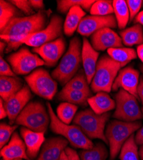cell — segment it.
Instances as JSON below:
<instances>
[{
	"instance_id": "obj_36",
	"label": "cell",
	"mask_w": 143,
	"mask_h": 160,
	"mask_svg": "<svg viewBox=\"0 0 143 160\" xmlns=\"http://www.w3.org/2000/svg\"><path fill=\"white\" fill-rule=\"evenodd\" d=\"M9 2L16 6L18 9L21 10L27 16L35 14L34 10L31 7L29 1H27V0H12V1Z\"/></svg>"
},
{
	"instance_id": "obj_9",
	"label": "cell",
	"mask_w": 143,
	"mask_h": 160,
	"mask_svg": "<svg viewBox=\"0 0 143 160\" xmlns=\"http://www.w3.org/2000/svg\"><path fill=\"white\" fill-rule=\"evenodd\" d=\"M116 109L112 115L121 121L132 122L140 120L142 115L137 98L123 89L115 95Z\"/></svg>"
},
{
	"instance_id": "obj_43",
	"label": "cell",
	"mask_w": 143,
	"mask_h": 160,
	"mask_svg": "<svg viewBox=\"0 0 143 160\" xmlns=\"http://www.w3.org/2000/svg\"><path fill=\"white\" fill-rule=\"evenodd\" d=\"M0 110H1V111H0V118H1V119H3L5 118L7 116H8L7 110L4 106L3 101L2 98L1 100H0Z\"/></svg>"
},
{
	"instance_id": "obj_5",
	"label": "cell",
	"mask_w": 143,
	"mask_h": 160,
	"mask_svg": "<svg viewBox=\"0 0 143 160\" xmlns=\"http://www.w3.org/2000/svg\"><path fill=\"white\" fill-rule=\"evenodd\" d=\"M121 65L109 55H105L100 57L98 62L95 74L90 83L92 90L110 92L115 79L121 70Z\"/></svg>"
},
{
	"instance_id": "obj_25",
	"label": "cell",
	"mask_w": 143,
	"mask_h": 160,
	"mask_svg": "<svg viewBox=\"0 0 143 160\" xmlns=\"http://www.w3.org/2000/svg\"><path fill=\"white\" fill-rule=\"evenodd\" d=\"M90 96H91V93L63 88L59 92L57 98L61 101L67 102L75 105H85V104L88 103V99Z\"/></svg>"
},
{
	"instance_id": "obj_44",
	"label": "cell",
	"mask_w": 143,
	"mask_h": 160,
	"mask_svg": "<svg viewBox=\"0 0 143 160\" xmlns=\"http://www.w3.org/2000/svg\"><path fill=\"white\" fill-rule=\"evenodd\" d=\"M135 22L143 26V10L140 12L135 18Z\"/></svg>"
},
{
	"instance_id": "obj_24",
	"label": "cell",
	"mask_w": 143,
	"mask_h": 160,
	"mask_svg": "<svg viewBox=\"0 0 143 160\" xmlns=\"http://www.w3.org/2000/svg\"><path fill=\"white\" fill-rule=\"evenodd\" d=\"M120 35L123 44L126 46L143 44V29L139 24L121 31Z\"/></svg>"
},
{
	"instance_id": "obj_41",
	"label": "cell",
	"mask_w": 143,
	"mask_h": 160,
	"mask_svg": "<svg viewBox=\"0 0 143 160\" xmlns=\"http://www.w3.org/2000/svg\"><path fill=\"white\" fill-rule=\"evenodd\" d=\"M135 140L137 145H143V126L137 132Z\"/></svg>"
},
{
	"instance_id": "obj_1",
	"label": "cell",
	"mask_w": 143,
	"mask_h": 160,
	"mask_svg": "<svg viewBox=\"0 0 143 160\" xmlns=\"http://www.w3.org/2000/svg\"><path fill=\"white\" fill-rule=\"evenodd\" d=\"M46 22V12L43 10L30 16L12 19L1 32V39L7 44L6 52L16 50L24 37L45 28Z\"/></svg>"
},
{
	"instance_id": "obj_18",
	"label": "cell",
	"mask_w": 143,
	"mask_h": 160,
	"mask_svg": "<svg viewBox=\"0 0 143 160\" xmlns=\"http://www.w3.org/2000/svg\"><path fill=\"white\" fill-rule=\"evenodd\" d=\"M100 53L96 51L86 38L83 39L82 62L87 82L90 84L95 74Z\"/></svg>"
},
{
	"instance_id": "obj_13",
	"label": "cell",
	"mask_w": 143,
	"mask_h": 160,
	"mask_svg": "<svg viewBox=\"0 0 143 160\" xmlns=\"http://www.w3.org/2000/svg\"><path fill=\"white\" fill-rule=\"evenodd\" d=\"M66 48V42L61 37L40 47L34 48L32 51L41 57L46 65L54 67L63 55Z\"/></svg>"
},
{
	"instance_id": "obj_4",
	"label": "cell",
	"mask_w": 143,
	"mask_h": 160,
	"mask_svg": "<svg viewBox=\"0 0 143 160\" xmlns=\"http://www.w3.org/2000/svg\"><path fill=\"white\" fill-rule=\"evenodd\" d=\"M47 108L50 118V128L52 131L57 135L63 136L74 148L82 149H89L93 148V142L84 134L79 126L66 124L60 121L49 102L47 103Z\"/></svg>"
},
{
	"instance_id": "obj_50",
	"label": "cell",
	"mask_w": 143,
	"mask_h": 160,
	"mask_svg": "<svg viewBox=\"0 0 143 160\" xmlns=\"http://www.w3.org/2000/svg\"><path fill=\"white\" fill-rule=\"evenodd\" d=\"M4 160V159H3ZM13 160H22V159H13Z\"/></svg>"
},
{
	"instance_id": "obj_17",
	"label": "cell",
	"mask_w": 143,
	"mask_h": 160,
	"mask_svg": "<svg viewBox=\"0 0 143 160\" xmlns=\"http://www.w3.org/2000/svg\"><path fill=\"white\" fill-rule=\"evenodd\" d=\"M68 143L66 138L60 137L48 139L43 145L37 160H59L62 154L68 148Z\"/></svg>"
},
{
	"instance_id": "obj_21",
	"label": "cell",
	"mask_w": 143,
	"mask_h": 160,
	"mask_svg": "<svg viewBox=\"0 0 143 160\" xmlns=\"http://www.w3.org/2000/svg\"><path fill=\"white\" fill-rule=\"evenodd\" d=\"M88 104L90 108L98 115H102L114 110L115 107V102L110 96L105 92H100L88 99Z\"/></svg>"
},
{
	"instance_id": "obj_38",
	"label": "cell",
	"mask_w": 143,
	"mask_h": 160,
	"mask_svg": "<svg viewBox=\"0 0 143 160\" xmlns=\"http://www.w3.org/2000/svg\"><path fill=\"white\" fill-rule=\"evenodd\" d=\"M0 74L1 76L16 77V74L13 71L9 64L1 56L0 58Z\"/></svg>"
},
{
	"instance_id": "obj_26",
	"label": "cell",
	"mask_w": 143,
	"mask_h": 160,
	"mask_svg": "<svg viewBox=\"0 0 143 160\" xmlns=\"http://www.w3.org/2000/svg\"><path fill=\"white\" fill-rule=\"evenodd\" d=\"M107 53L111 58L120 63L121 68L137 57V53L134 49L123 47L109 49L107 50Z\"/></svg>"
},
{
	"instance_id": "obj_8",
	"label": "cell",
	"mask_w": 143,
	"mask_h": 160,
	"mask_svg": "<svg viewBox=\"0 0 143 160\" xmlns=\"http://www.w3.org/2000/svg\"><path fill=\"white\" fill-rule=\"evenodd\" d=\"M28 86L36 95L51 100L57 91V83L43 68H38L25 77Z\"/></svg>"
},
{
	"instance_id": "obj_32",
	"label": "cell",
	"mask_w": 143,
	"mask_h": 160,
	"mask_svg": "<svg viewBox=\"0 0 143 160\" xmlns=\"http://www.w3.org/2000/svg\"><path fill=\"white\" fill-rule=\"evenodd\" d=\"M96 1L94 0H58L57 10L61 13H66L74 7H80L85 10H90Z\"/></svg>"
},
{
	"instance_id": "obj_51",
	"label": "cell",
	"mask_w": 143,
	"mask_h": 160,
	"mask_svg": "<svg viewBox=\"0 0 143 160\" xmlns=\"http://www.w3.org/2000/svg\"><path fill=\"white\" fill-rule=\"evenodd\" d=\"M142 113H143V108H142Z\"/></svg>"
},
{
	"instance_id": "obj_29",
	"label": "cell",
	"mask_w": 143,
	"mask_h": 160,
	"mask_svg": "<svg viewBox=\"0 0 143 160\" xmlns=\"http://www.w3.org/2000/svg\"><path fill=\"white\" fill-rule=\"evenodd\" d=\"M107 157L106 147L101 143H98L91 149H84L80 152V160H106Z\"/></svg>"
},
{
	"instance_id": "obj_2",
	"label": "cell",
	"mask_w": 143,
	"mask_h": 160,
	"mask_svg": "<svg viewBox=\"0 0 143 160\" xmlns=\"http://www.w3.org/2000/svg\"><path fill=\"white\" fill-rule=\"evenodd\" d=\"M82 43L79 37L71 39L67 52L57 68L52 72V77L61 85H66L79 71L82 62Z\"/></svg>"
},
{
	"instance_id": "obj_7",
	"label": "cell",
	"mask_w": 143,
	"mask_h": 160,
	"mask_svg": "<svg viewBox=\"0 0 143 160\" xmlns=\"http://www.w3.org/2000/svg\"><path fill=\"white\" fill-rule=\"evenodd\" d=\"M49 121V115L43 104L38 101H32L25 106L17 117L15 123L33 131L45 132Z\"/></svg>"
},
{
	"instance_id": "obj_47",
	"label": "cell",
	"mask_w": 143,
	"mask_h": 160,
	"mask_svg": "<svg viewBox=\"0 0 143 160\" xmlns=\"http://www.w3.org/2000/svg\"><path fill=\"white\" fill-rule=\"evenodd\" d=\"M139 156L141 159V160H143V145H141L140 148V151H139Z\"/></svg>"
},
{
	"instance_id": "obj_37",
	"label": "cell",
	"mask_w": 143,
	"mask_h": 160,
	"mask_svg": "<svg viewBox=\"0 0 143 160\" xmlns=\"http://www.w3.org/2000/svg\"><path fill=\"white\" fill-rule=\"evenodd\" d=\"M126 2L130 12V21H132L139 13V12L143 5V1L142 0H128Z\"/></svg>"
},
{
	"instance_id": "obj_31",
	"label": "cell",
	"mask_w": 143,
	"mask_h": 160,
	"mask_svg": "<svg viewBox=\"0 0 143 160\" xmlns=\"http://www.w3.org/2000/svg\"><path fill=\"white\" fill-rule=\"evenodd\" d=\"M137 144L135 140V136L132 135L125 142L120 151V160H139Z\"/></svg>"
},
{
	"instance_id": "obj_15",
	"label": "cell",
	"mask_w": 143,
	"mask_h": 160,
	"mask_svg": "<svg viewBox=\"0 0 143 160\" xmlns=\"http://www.w3.org/2000/svg\"><path fill=\"white\" fill-rule=\"evenodd\" d=\"M31 98L32 94L29 87L24 85L17 94L4 102V106L7 110L10 125L16 122L17 117L29 103Z\"/></svg>"
},
{
	"instance_id": "obj_45",
	"label": "cell",
	"mask_w": 143,
	"mask_h": 160,
	"mask_svg": "<svg viewBox=\"0 0 143 160\" xmlns=\"http://www.w3.org/2000/svg\"><path fill=\"white\" fill-rule=\"evenodd\" d=\"M137 56L140 58V60L143 63V44L139 45L137 48Z\"/></svg>"
},
{
	"instance_id": "obj_27",
	"label": "cell",
	"mask_w": 143,
	"mask_h": 160,
	"mask_svg": "<svg viewBox=\"0 0 143 160\" xmlns=\"http://www.w3.org/2000/svg\"><path fill=\"white\" fill-rule=\"evenodd\" d=\"M114 13L118 28L124 29L130 19V12L126 1L114 0L112 1Z\"/></svg>"
},
{
	"instance_id": "obj_22",
	"label": "cell",
	"mask_w": 143,
	"mask_h": 160,
	"mask_svg": "<svg viewBox=\"0 0 143 160\" xmlns=\"http://www.w3.org/2000/svg\"><path fill=\"white\" fill-rule=\"evenodd\" d=\"M21 80L16 77L1 76L0 78V95L4 102L20 91L23 87Z\"/></svg>"
},
{
	"instance_id": "obj_33",
	"label": "cell",
	"mask_w": 143,
	"mask_h": 160,
	"mask_svg": "<svg viewBox=\"0 0 143 160\" xmlns=\"http://www.w3.org/2000/svg\"><path fill=\"white\" fill-rule=\"evenodd\" d=\"M78 110L77 106L64 102L60 103L57 108V116L62 122L69 124L75 117Z\"/></svg>"
},
{
	"instance_id": "obj_19",
	"label": "cell",
	"mask_w": 143,
	"mask_h": 160,
	"mask_svg": "<svg viewBox=\"0 0 143 160\" xmlns=\"http://www.w3.org/2000/svg\"><path fill=\"white\" fill-rule=\"evenodd\" d=\"M1 156L4 160L24 159L30 160L27 153V147L17 132L12 135L8 143L1 149Z\"/></svg>"
},
{
	"instance_id": "obj_12",
	"label": "cell",
	"mask_w": 143,
	"mask_h": 160,
	"mask_svg": "<svg viewBox=\"0 0 143 160\" xmlns=\"http://www.w3.org/2000/svg\"><path fill=\"white\" fill-rule=\"evenodd\" d=\"M117 26L115 18L112 14L107 16H87L82 19L77 32L83 36L89 37L103 28H115Z\"/></svg>"
},
{
	"instance_id": "obj_39",
	"label": "cell",
	"mask_w": 143,
	"mask_h": 160,
	"mask_svg": "<svg viewBox=\"0 0 143 160\" xmlns=\"http://www.w3.org/2000/svg\"><path fill=\"white\" fill-rule=\"evenodd\" d=\"M64 152L67 155L68 160H80V156L78 155L77 152L74 149L70 148H66Z\"/></svg>"
},
{
	"instance_id": "obj_28",
	"label": "cell",
	"mask_w": 143,
	"mask_h": 160,
	"mask_svg": "<svg viewBox=\"0 0 143 160\" xmlns=\"http://www.w3.org/2000/svg\"><path fill=\"white\" fill-rule=\"evenodd\" d=\"M19 14L17 7L10 2L0 1V30L3 31L10 21Z\"/></svg>"
},
{
	"instance_id": "obj_11",
	"label": "cell",
	"mask_w": 143,
	"mask_h": 160,
	"mask_svg": "<svg viewBox=\"0 0 143 160\" xmlns=\"http://www.w3.org/2000/svg\"><path fill=\"white\" fill-rule=\"evenodd\" d=\"M7 61L16 74L26 75L33 72L35 69L45 65L44 62L36 54L32 53L26 47L10 55Z\"/></svg>"
},
{
	"instance_id": "obj_35",
	"label": "cell",
	"mask_w": 143,
	"mask_h": 160,
	"mask_svg": "<svg viewBox=\"0 0 143 160\" xmlns=\"http://www.w3.org/2000/svg\"><path fill=\"white\" fill-rule=\"evenodd\" d=\"M18 127V125L12 126L5 123L1 124L0 126V148L1 149L5 146Z\"/></svg>"
},
{
	"instance_id": "obj_3",
	"label": "cell",
	"mask_w": 143,
	"mask_h": 160,
	"mask_svg": "<svg viewBox=\"0 0 143 160\" xmlns=\"http://www.w3.org/2000/svg\"><path fill=\"white\" fill-rule=\"evenodd\" d=\"M110 117L109 112L98 115L92 109H86L75 115L73 123L79 126L89 138H98L109 144L104 130Z\"/></svg>"
},
{
	"instance_id": "obj_46",
	"label": "cell",
	"mask_w": 143,
	"mask_h": 160,
	"mask_svg": "<svg viewBox=\"0 0 143 160\" xmlns=\"http://www.w3.org/2000/svg\"><path fill=\"white\" fill-rule=\"evenodd\" d=\"M7 44L4 41L3 42L2 41L1 43H0V51H1V56H2L3 51L7 49Z\"/></svg>"
},
{
	"instance_id": "obj_34",
	"label": "cell",
	"mask_w": 143,
	"mask_h": 160,
	"mask_svg": "<svg viewBox=\"0 0 143 160\" xmlns=\"http://www.w3.org/2000/svg\"><path fill=\"white\" fill-rule=\"evenodd\" d=\"M92 16H107L112 15L114 13L112 1L98 0L96 1L90 10Z\"/></svg>"
},
{
	"instance_id": "obj_16",
	"label": "cell",
	"mask_w": 143,
	"mask_h": 160,
	"mask_svg": "<svg viewBox=\"0 0 143 160\" xmlns=\"http://www.w3.org/2000/svg\"><path fill=\"white\" fill-rule=\"evenodd\" d=\"M90 41L92 46L97 51L121 48L123 45L118 34L108 28H103L92 35Z\"/></svg>"
},
{
	"instance_id": "obj_20",
	"label": "cell",
	"mask_w": 143,
	"mask_h": 160,
	"mask_svg": "<svg viewBox=\"0 0 143 160\" xmlns=\"http://www.w3.org/2000/svg\"><path fill=\"white\" fill-rule=\"evenodd\" d=\"M20 133L27 147V156L30 160L34 159L45 142L44 132L33 131L23 127L20 129Z\"/></svg>"
},
{
	"instance_id": "obj_48",
	"label": "cell",
	"mask_w": 143,
	"mask_h": 160,
	"mask_svg": "<svg viewBox=\"0 0 143 160\" xmlns=\"http://www.w3.org/2000/svg\"><path fill=\"white\" fill-rule=\"evenodd\" d=\"M59 160H68V159L67 155L66 154V153H65L64 151V152L62 154L61 157H60V158Z\"/></svg>"
},
{
	"instance_id": "obj_30",
	"label": "cell",
	"mask_w": 143,
	"mask_h": 160,
	"mask_svg": "<svg viewBox=\"0 0 143 160\" xmlns=\"http://www.w3.org/2000/svg\"><path fill=\"white\" fill-rule=\"evenodd\" d=\"M63 88L91 93L84 70H79V71L70 81L64 85Z\"/></svg>"
},
{
	"instance_id": "obj_49",
	"label": "cell",
	"mask_w": 143,
	"mask_h": 160,
	"mask_svg": "<svg viewBox=\"0 0 143 160\" xmlns=\"http://www.w3.org/2000/svg\"><path fill=\"white\" fill-rule=\"evenodd\" d=\"M140 69L141 72H142V74H143V65H142V64L140 65Z\"/></svg>"
},
{
	"instance_id": "obj_42",
	"label": "cell",
	"mask_w": 143,
	"mask_h": 160,
	"mask_svg": "<svg viewBox=\"0 0 143 160\" xmlns=\"http://www.w3.org/2000/svg\"><path fill=\"white\" fill-rule=\"evenodd\" d=\"M137 95L139 99H140L142 104H143V78L141 77L139 80V83L137 87Z\"/></svg>"
},
{
	"instance_id": "obj_10",
	"label": "cell",
	"mask_w": 143,
	"mask_h": 160,
	"mask_svg": "<svg viewBox=\"0 0 143 160\" xmlns=\"http://www.w3.org/2000/svg\"><path fill=\"white\" fill-rule=\"evenodd\" d=\"M63 26V19L55 15L52 16L45 28L24 37L21 41V44L33 48L40 47L59 38L62 35Z\"/></svg>"
},
{
	"instance_id": "obj_14",
	"label": "cell",
	"mask_w": 143,
	"mask_h": 160,
	"mask_svg": "<svg viewBox=\"0 0 143 160\" xmlns=\"http://www.w3.org/2000/svg\"><path fill=\"white\" fill-rule=\"evenodd\" d=\"M139 83V72L132 67H127L120 71L117 76L112 90H118L123 89L130 94L139 99L137 95V87Z\"/></svg>"
},
{
	"instance_id": "obj_23",
	"label": "cell",
	"mask_w": 143,
	"mask_h": 160,
	"mask_svg": "<svg viewBox=\"0 0 143 160\" xmlns=\"http://www.w3.org/2000/svg\"><path fill=\"white\" fill-rule=\"evenodd\" d=\"M85 12L80 7L71 8L68 12V14L64 22V33L68 37L73 35L78 30L82 19L85 17Z\"/></svg>"
},
{
	"instance_id": "obj_40",
	"label": "cell",
	"mask_w": 143,
	"mask_h": 160,
	"mask_svg": "<svg viewBox=\"0 0 143 160\" xmlns=\"http://www.w3.org/2000/svg\"><path fill=\"white\" fill-rule=\"evenodd\" d=\"M30 4L33 10H42L44 8L43 0H29Z\"/></svg>"
},
{
	"instance_id": "obj_6",
	"label": "cell",
	"mask_w": 143,
	"mask_h": 160,
	"mask_svg": "<svg viewBox=\"0 0 143 160\" xmlns=\"http://www.w3.org/2000/svg\"><path fill=\"white\" fill-rule=\"evenodd\" d=\"M140 127V121L128 122L115 120L109 123L105 131V137L110 148V160L115 159L125 142Z\"/></svg>"
}]
</instances>
